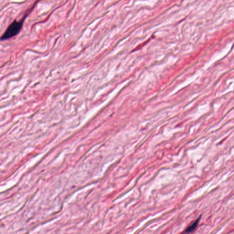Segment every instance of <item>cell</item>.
<instances>
[{
  "label": "cell",
  "instance_id": "6da1fadb",
  "mask_svg": "<svg viewBox=\"0 0 234 234\" xmlns=\"http://www.w3.org/2000/svg\"><path fill=\"white\" fill-rule=\"evenodd\" d=\"M28 16L27 14H25V16L22 17L21 20L17 21L16 19L15 20L10 24L7 29L5 31L3 35L1 36L0 38L1 41H5L8 40L10 38L14 37L15 36L17 35L21 31L24 21L26 18Z\"/></svg>",
  "mask_w": 234,
  "mask_h": 234
},
{
  "label": "cell",
  "instance_id": "7a4b0ae2",
  "mask_svg": "<svg viewBox=\"0 0 234 234\" xmlns=\"http://www.w3.org/2000/svg\"><path fill=\"white\" fill-rule=\"evenodd\" d=\"M201 217H202V215H200V216L195 221H194V222H193L192 224H191L189 227L186 229L184 233H190L194 231L195 229L197 228V226H198V224H199V221L201 220Z\"/></svg>",
  "mask_w": 234,
  "mask_h": 234
}]
</instances>
